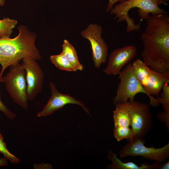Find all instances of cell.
I'll return each instance as SVG.
<instances>
[{
  "mask_svg": "<svg viewBox=\"0 0 169 169\" xmlns=\"http://www.w3.org/2000/svg\"><path fill=\"white\" fill-rule=\"evenodd\" d=\"M141 39L143 46L142 61L151 69L169 77V15H152Z\"/></svg>",
  "mask_w": 169,
  "mask_h": 169,
  "instance_id": "1",
  "label": "cell"
},
{
  "mask_svg": "<svg viewBox=\"0 0 169 169\" xmlns=\"http://www.w3.org/2000/svg\"><path fill=\"white\" fill-rule=\"evenodd\" d=\"M18 35L13 38H0V79L5 69L25 58L40 60L42 57L35 44L36 33L23 25L18 27Z\"/></svg>",
  "mask_w": 169,
  "mask_h": 169,
  "instance_id": "2",
  "label": "cell"
},
{
  "mask_svg": "<svg viewBox=\"0 0 169 169\" xmlns=\"http://www.w3.org/2000/svg\"><path fill=\"white\" fill-rule=\"evenodd\" d=\"M138 8V15L141 20L147 19L149 14L155 16L166 14L167 12L160 8L153 0H126L116 5L110 11L111 14H115L114 19H117L118 22L125 21L127 33L138 31L140 28L141 23L136 24L134 20L130 17L128 13L132 8Z\"/></svg>",
  "mask_w": 169,
  "mask_h": 169,
  "instance_id": "3",
  "label": "cell"
},
{
  "mask_svg": "<svg viewBox=\"0 0 169 169\" xmlns=\"http://www.w3.org/2000/svg\"><path fill=\"white\" fill-rule=\"evenodd\" d=\"M15 103L25 110L28 107L26 72L23 64L19 63L10 66L9 71L0 79Z\"/></svg>",
  "mask_w": 169,
  "mask_h": 169,
  "instance_id": "4",
  "label": "cell"
},
{
  "mask_svg": "<svg viewBox=\"0 0 169 169\" xmlns=\"http://www.w3.org/2000/svg\"><path fill=\"white\" fill-rule=\"evenodd\" d=\"M128 142L118 152L120 158L129 156H141L158 163L164 162L169 156V143L160 148H156L153 146L146 147L144 145L145 140L136 136Z\"/></svg>",
  "mask_w": 169,
  "mask_h": 169,
  "instance_id": "5",
  "label": "cell"
},
{
  "mask_svg": "<svg viewBox=\"0 0 169 169\" xmlns=\"http://www.w3.org/2000/svg\"><path fill=\"white\" fill-rule=\"evenodd\" d=\"M120 82L117 89L116 95L113 100L115 106L131 102L139 93L147 94L134 75L132 64H127L119 74Z\"/></svg>",
  "mask_w": 169,
  "mask_h": 169,
  "instance_id": "6",
  "label": "cell"
},
{
  "mask_svg": "<svg viewBox=\"0 0 169 169\" xmlns=\"http://www.w3.org/2000/svg\"><path fill=\"white\" fill-rule=\"evenodd\" d=\"M102 27L96 24H91L81 33V35L90 42L93 60L95 67L99 68L107 61L108 47L102 38Z\"/></svg>",
  "mask_w": 169,
  "mask_h": 169,
  "instance_id": "7",
  "label": "cell"
},
{
  "mask_svg": "<svg viewBox=\"0 0 169 169\" xmlns=\"http://www.w3.org/2000/svg\"><path fill=\"white\" fill-rule=\"evenodd\" d=\"M128 104L131 118V125L133 131L134 136L143 138L150 129L152 122L149 106L134 100L131 102H128Z\"/></svg>",
  "mask_w": 169,
  "mask_h": 169,
  "instance_id": "8",
  "label": "cell"
},
{
  "mask_svg": "<svg viewBox=\"0 0 169 169\" xmlns=\"http://www.w3.org/2000/svg\"><path fill=\"white\" fill-rule=\"evenodd\" d=\"M22 64L26 72L27 99L33 100L42 90L44 74L34 59L24 58Z\"/></svg>",
  "mask_w": 169,
  "mask_h": 169,
  "instance_id": "9",
  "label": "cell"
},
{
  "mask_svg": "<svg viewBox=\"0 0 169 169\" xmlns=\"http://www.w3.org/2000/svg\"><path fill=\"white\" fill-rule=\"evenodd\" d=\"M49 86L51 91V97L43 109L37 114L38 117L50 115L69 104L80 105L87 113L90 115L88 109L82 102L69 94L65 95L60 93L55 84L52 82L49 83Z\"/></svg>",
  "mask_w": 169,
  "mask_h": 169,
  "instance_id": "10",
  "label": "cell"
},
{
  "mask_svg": "<svg viewBox=\"0 0 169 169\" xmlns=\"http://www.w3.org/2000/svg\"><path fill=\"white\" fill-rule=\"evenodd\" d=\"M136 48L132 45L114 49L110 55L104 72L108 75L118 74L122 68L136 56Z\"/></svg>",
  "mask_w": 169,
  "mask_h": 169,
  "instance_id": "11",
  "label": "cell"
},
{
  "mask_svg": "<svg viewBox=\"0 0 169 169\" xmlns=\"http://www.w3.org/2000/svg\"><path fill=\"white\" fill-rule=\"evenodd\" d=\"M169 83V77L165 74L151 69L143 87L147 94L150 102L149 105L153 106H158L156 98L151 95L159 96L158 95L164 84Z\"/></svg>",
  "mask_w": 169,
  "mask_h": 169,
  "instance_id": "12",
  "label": "cell"
},
{
  "mask_svg": "<svg viewBox=\"0 0 169 169\" xmlns=\"http://www.w3.org/2000/svg\"><path fill=\"white\" fill-rule=\"evenodd\" d=\"M117 154L114 153L111 150H109L108 157L111 161L112 164L108 166V169H155L157 168L158 163L155 162L150 165L146 163H142L140 166L132 162H124L119 159Z\"/></svg>",
  "mask_w": 169,
  "mask_h": 169,
  "instance_id": "13",
  "label": "cell"
},
{
  "mask_svg": "<svg viewBox=\"0 0 169 169\" xmlns=\"http://www.w3.org/2000/svg\"><path fill=\"white\" fill-rule=\"evenodd\" d=\"M168 84H164L160 94V97H157L158 103L162 105L164 111L158 113L156 116L160 120L165 123L167 130L169 128V85Z\"/></svg>",
  "mask_w": 169,
  "mask_h": 169,
  "instance_id": "14",
  "label": "cell"
},
{
  "mask_svg": "<svg viewBox=\"0 0 169 169\" xmlns=\"http://www.w3.org/2000/svg\"><path fill=\"white\" fill-rule=\"evenodd\" d=\"M113 113L114 126L129 127L131 125V118L128 110V102L116 106Z\"/></svg>",
  "mask_w": 169,
  "mask_h": 169,
  "instance_id": "15",
  "label": "cell"
},
{
  "mask_svg": "<svg viewBox=\"0 0 169 169\" xmlns=\"http://www.w3.org/2000/svg\"><path fill=\"white\" fill-rule=\"evenodd\" d=\"M63 50L61 53L77 70L82 71L84 67L79 60L75 48L67 40L64 41L62 44Z\"/></svg>",
  "mask_w": 169,
  "mask_h": 169,
  "instance_id": "16",
  "label": "cell"
},
{
  "mask_svg": "<svg viewBox=\"0 0 169 169\" xmlns=\"http://www.w3.org/2000/svg\"><path fill=\"white\" fill-rule=\"evenodd\" d=\"M132 65L134 75L143 86L151 69L140 59L134 61Z\"/></svg>",
  "mask_w": 169,
  "mask_h": 169,
  "instance_id": "17",
  "label": "cell"
},
{
  "mask_svg": "<svg viewBox=\"0 0 169 169\" xmlns=\"http://www.w3.org/2000/svg\"><path fill=\"white\" fill-rule=\"evenodd\" d=\"M52 63L60 70L69 71H76L77 70L61 53L50 57Z\"/></svg>",
  "mask_w": 169,
  "mask_h": 169,
  "instance_id": "18",
  "label": "cell"
},
{
  "mask_svg": "<svg viewBox=\"0 0 169 169\" xmlns=\"http://www.w3.org/2000/svg\"><path fill=\"white\" fill-rule=\"evenodd\" d=\"M17 23V21L9 17L0 20V38H10L13 29Z\"/></svg>",
  "mask_w": 169,
  "mask_h": 169,
  "instance_id": "19",
  "label": "cell"
},
{
  "mask_svg": "<svg viewBox=\"0 0 169 169\" xmlns=\"http://www.w3.org/2000/svg\"><path fill=\"white\" fill-rule=\"evenodd\" d=\"M114 135L118 141L123 139H126L130 141L134 136L133 131L129 127L114 126L113 130Z\"/></svg>",
  "mask_w": 169,
  "mask_h": 169,
  "instance_id": "20",
  "label": "cell"
},
{
  "mask_svg": "<svg viewBox=\"0 0 169 169\" xmlns=\"http://www.w3.org/2000/svg\"><path fill=\"white\" fill-rule=\"evenodd\" d=\"M0 152L8 160L13 163H18L20 159L10 152L7 149L5 143L4 141L3 138L0 133Z\"/></svg>",
  "mask_w": 169,
  "mask_h": 169,
  "instance_id": "21",
  "label": "cell"
},
{
  "mask_svg": "<svg viewBox=\"0 0 169 169\" xmlns=\"http://www.w3.org/2000/svg\"><path fill=\"white\" fill-rule=\"evenodd\" d=\"M0 111L2 112L9 119L13 120L17 117V115L6 107L2 102L0 98Z\"/></svg>",
  "mask_w": 169,
  "mask_h": 169,
  "instance_id": "22",
  "label": "cell"
},
{
  "mask_svg": "<svg viewBox=\"0 0 169 169\" xmlns=\"http://www.w3.org/2000/svg\"><path fill=\"white\" fill-rule=\"evenodd\" d=\"M125 0H109V2L106 8V12L108 13L113 8V6L117 2H119L120 3Z\"/></svg>",
  "mask_w": 169,
  "mask_h": 169,
  "instance_id": "23",
  "label": "cell"
},
{
  "mask_svg": "<svg viewBox=\"0 0 169 169\" xmlns=\"http://www.w3.org/2000/svg\"><path fill=\"white\" fill-rule=\"evenodd\" d=\"M33 167L35 169H50L52 168V166L49 164H45L44 163H41L40 164H35L33 165Z\"/></svg>",
  "mask_w": 169,
  "mask_h": 169,
  "instance_id": "24",
  "label": "cell"
},
{
  "mask_svg": "<svg viewBox=\"0 0 169 169\" xmlns=\"http://www.w3.org/2000/svg\"><path fill=\"white\" fill-rule=\"evenodd\" d=\"M157 168L160 169H168L169 168V161L166 163L158 165Z\"/></svg>",
  "mask_w": 169,
  "mask_h": 169,
  "instance_id": "25",
  "label": "cell"
},
{
  "mask_svg": "<svg viewBox=\"0 0 169 169\" xmlns=\"http://www.w3.org/2000/svg\"><path fill=\"white\" fill-rule=\"evenodd\" d=\"M7 159L4 157L0 158V166H6L8 164Z\"/></svg>",
  "mask_w": 169,
  "mask_h": 169,
  "instance_id": "26",
  "label": "cell"
},
{
  "mask_svg": "<svg viewBox=\"0 0 169 169\" xmlns=\"http://www.w3.org/2000/svg\"><path fill=\"white\" fill-rule=\"evenodd\" d=\"M158 5H159L160 4H164L165 5H167V2L168 0H153Z\"/></svg>",
  "mask_w": 169,
  "mask_h": 169,
  "instance_id": "27",
  "label": "cell"
},
{
  "mask_svg": "<svg viewBox=\"0 0 169 169\" xmlns=\"http://www.w3.org/2000/svg\"><path fill=\"white\" fill-rule=\"evenodd\" d=\"M5 3V0H0V6H3Z\"/></svg>",
  "mask_w": 169,
  "mask_h": 169,
  "instance_id": "28",
  "label": "cell"
}]
</instances>
